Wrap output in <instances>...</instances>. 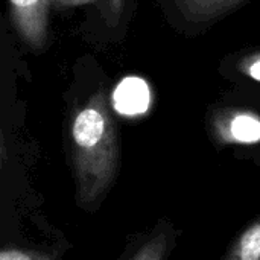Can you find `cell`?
<instances>
[{
	"instance_id": "1",
	"label": "cell",
	"mask_w": 260,
	"mask_h": 260,
	"mask_svg": "<svg viewBox=\"0 0 260 260\" xmlns=\"http://www.w3.org/2000/svg\"><path fill=\"white\" fill-rule=\"evenodd\" d=\"M70 142L78 203L88 207L102 200L117 169L116 128L102 90L94 91L76 111Z\"/></svg>"
},
{
	"instance_id": "2",
	"label": "cell",
	"mask_w": 260,
	"mask_h": 260,
	"mask_svg": "<svg viewBox=\"0 0 260 260\" xmlns=\"http://www.w3.org/2000/svg\"><path fill=\"white\" fill-rule=\"evenodd\" d=\"M11 18L21 40L32 49H41L47 40V0H9Z\"/></svg>"
},
{
	"instance_id": "3",
	"label": "cell",
	"mask_w": 260,
	"mask_h": 260,
	"mask_svg": "<svg viewBox=\"0 0 260 260\" xmlns=\"http://www.w3.org/2000/svg\"><path fill=\"white\" fill-rule=\"evenodd\" d=\"M151 91L148 84L139 76L125 78L113 93L114 108L125 116L143 114L149 108Z\"/></svg>"
},
{
	"instance_id": "4",
	"label": "cell",
	"mask_w": 260,
	"mask_h": 260,
	"mask_svg": "<svg viewBox=\"0 0 260 260\" xmlns=\"http://www.w3.org/2000/svg\"><path fill=\"white\" fill-rule=\"evenodd\" d=\"M239 2L242 0H175L184 17L193 21L213 20L230 11Z\"/></svg>"
},
{
	"instance_id": "5",
	"label": "cell",
	"mask_w": 260,
	"mask_h": 260,
	"mask_svg": "<svg viewBox=\"0 0 260 260\" xmlns=\"http://www.w3.org/2000/svg\"><path fill=\"white\" fill-rule=\"evenodd\" d=\"M229 140L238 143H257L260 142V117L250 113L235 114L227 125Z\"/></svg>"
},
{
	"instance_id": "6",
	"label": "cell",
	"mask_w": 260,
	"mask_h": 260,
	"mask_svg": "<svg viewBox=\"0 0 260 260\" xmlns=\"http://www.w3.org/2000/svg\"><path fill=\"white\" fill-rule=\"evenodd\" d=\"M225 257L232 260H260V221L239 236Z\"/></svg>"
},
{
	"instance_id": "7",
	"label": "cell",
	"mask_w": 260,
	"mask_h": 260,
	"mask_svg": "<svg viewBox=\"0 0 260 260\" xmlns=\"http://www.w3.org/2000/svg\"><path fill=\"white\" fill-rule=\"evenodd\" d=\"M123 6H125V0H102L101 9L108 27L113 29L119 24L123 12Z\"/></svg>"
},
{
	"instance_id": "8",
	"label": "cell",
	"mask_w": 260,
	"mask_h": 260,
	"mask_svg": "<svg viewBox=\"0 0 260 260\" xmlns=\"http://www.w3.org/2000/svg\"><path fill=\"white\" fill-rule=\"evenodd\" d=\"M165 250H166V242H165V238L160 236V238H155V239H152L151 242H148L137 254H134V259L158 260L163 257Z\"/></svg>"
},
{
	"instance_id": "9",
	"label": "cell",
	"mask_w": 260,
	"mask_h": 260,
	"mask_svg": "<svg viewBox=\"0 0 260 260\" xmlns=\"http://www.w3.org/2000/svg\"><path fill=\"white\" fill-rule=\"evenodd\" d=\"M38 260L47 259L46 254L40 253H27V251H20V250H5L0 253V260Z\"/></svg>"
},
{
	"instance_id": "10",
	"label": "cell",
	"mask_w": 260,
	"mask_h": 260,
	"mask_svg": "<svg viewBox=\"0 0 260 260\" xmlns=\"http://www.w3.org/2000/svg\"><path fill=\"white\" fill-rule=\"evenodd\" d=\"M242 70H244L250 78H253L254 81H259L260 82V53L250 56V58L244 62Z\"/></svg>"
}]
</instances>
